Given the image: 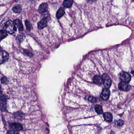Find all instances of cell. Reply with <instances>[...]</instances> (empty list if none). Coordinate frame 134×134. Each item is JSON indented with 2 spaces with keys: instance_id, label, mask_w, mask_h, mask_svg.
<instances>
[{
  "instance_id": "cell-2",
  "label": "cell",
  "mask_w": 134,
  "mask_h": 134,
  "mask_svg": "<svg viewBox=\"0 0 134 134\" xmlns=\"http://www.w3.org/2000/svg\"><path fill=\"white\" fill-rule=\"evenodd\" d=\"M102 83L106 88H109L112 85V81L109 76L106 74H104L102 75Z\"/></svg>"
},
{
  "instance_id": "cell-29",
  "label": "cell",
  "mask_w": 134,
  "mask_h": 134,
  "mask_svg": "<svg viewBox=\"0 0 134 134\" xmlns=\"http://www.w3.org/2000/svg\"><path fill=\"white\" fill-rule=\"evenodd\" d=\"M133 0V1H134V0Z\"/></svg>"
},
{
  "instance_id": "cell-17",
  "label": "cell",
  "mask_w": 134,
  "mask_h": 134,
  "mask_svg": "<svg viewBox=\"0 0 134 134\" xmlns=\"http://www.w3.org/2000/svg\"><path fill=\"white\" fill-rule=\"evenodd\" d=\"M7 35L6 32L3 30H0V41L3 39L5 38Z\"/></svg>"
},
{
  "instance_id": "cell-13",
  "label": "cell",
  "mask_w": 134,
  "mask_h": 134,
  "mask_svg": "<svg viewBox=\"0 0 134 134\" xmlns=\"http://www.w3.org/2000/svg\"><path fill=\"white\" fill-rule=\"evenodd\" d=\"M64 13H65L64 10L63 8L61 7L58 9L57 12L56 14V17L58 19H60L64 14Z\"/></svg>"
},
{
  "instance_id": "cell-23",
  "label": "cell",
  "mask_w": 134,
  "mask_h": 134,
  "mask_svg": "<svg viewBox=\"0 0 134 134\" xmlns=\"http://www.w3.org/2000/svg\"><path fill=\"white\" fill-rule=\"evenodd\" d=\"M124 122L122 120H120L117 122V125L118 126H120L123 125Z\"/></svg>"
},
{
  "instance_id": "cell-15",
  "label": "cell",
  "mask_w": 134,
  "mask_h": 134,
  "mask_svg": "<svg viewBox=\"0 0 134 134\" xmlns=\"http://www.w3.org/2000/svg\"><path fill=\"white\" fill-rule=\"evenodd\" d=\"M95 110L96 113L98 114H101L103 113L102 108L100 105H96L95 107Z\"/></svg>"
},
{
  "instance_id": "cell-4",
  "label": "cell",
  "mask_w": 134,
  "mask_h": 134,
  "mask_svg": "<svg viewBox=\"0 0 134 134\" xmlns=\"http://www.w3.org/2000/svg\"><path fill=\"white\" fill-rule=\"evenodd\" d=\"M9 54L5 51H0V64L5 63L8 59Z\"/></svg>"
},
{
  "instance_id": "cell-8",
  "label": "cell",
  "mask_w": 134,
  "mask_h": 134,
  "mask_svg": "<svg viewBox=\"0 0 134 134\" xmlns=\"http://www.w3.org/2000/svg\"><path fill=\"white\" fill-rule=\"evenodd\" d=\"M14 23L17 29H18V30L19 31H22L23 30L22 24L20 20L18 19L15 20L14 21Z\"/></svg>"
},
{
  "instance_id": "cell-26",
  "label": "cell",
  "mask_w": 134,
  "mask_h": 134,
  "mask_svg": "<svg viewBox=\"0 0 134 134\" xmlns=\"http://www.w3.org/2000/svg\"><path fill=\"white\" fill-rule=\"evenodd\" d=\"M131 73L134 76V68L132 69L131 70Z\"/></svg>"
},
{
  "instance_id": "cell-3",
  "label": "cell",
  "mask_w": 134,
  "mask_h": 134,
  "mask_svg": "<svg viewBox=\"0 0 134 134\" xmlns=\"http://www.w3.org/2000/svg\"><path fill=\"white\" fill-rule=\"evenodd\" d=\"M120 78L122 82L128 83L131 81V76L129 74L125 72H122L120 74Z\"/></svg>"
},
{
  "instance_id": "cell-10",
  "label": "cell",
  "mask_w": 134,
  "mask_h": 134,
  "mask_svg": "<svg viewBox=\"0 0 134 134\" xmlns=\"http://www.w3.org/2000/svg\"><path fill=\"white\" fill-rule=\"evenodd\" d=\"M48 5L46 3L42 4L39 8V11L40 13H44L46 12L48 9Z\"/></svg>"
},
{
  "instance_id": "cell-12",
  "label": "cell",
  "mask_w": 134,
  "mask_h": 134,
  "mask_svg": "<svg viewBox=\"0 0 134 134\" xmlns=\"http://www.w3.org/2000/svg\"><path fill=\"white\" fill-rule=\"evenodd\" d=\"M93 81L95 84L100 85L102 83V77L98 75H96L94 77Z\"/></svg>"
},
{
  "instance_id": "cell-24",
  "label": "cell",
  "mask_w": 134,
  "mask_h": 134,
  "mask_svg": "<svg viewBox=\"0 0 134 134\" xmlns=\"http://www.w3.org/2000/svg\"><path fill=\"white\" fill-rule=\"evenodd\" d=\"M24 39V36L23 35H18L17 37V39L19 41H22Z\"/></svg>"
},
{
  "instance_id": "cell-14",
  "label": "cell",
  "mask_w": 134,
  "mask_h": 134,
  "mask_svg": "<svg viewBox=\"0 0 134 134\" xmlns=\"http://www.w3.org/2000/svg\"><path fill=\"white\" fill-rule=\"evenodd\" d=\"M73 3V0H64L63 6L66 8H69Z\"/></svg>"
},
{
  "instance_id": "cell-6",
  "label": "cell",
  "mask_w": 134,
  "mask_h": 134,
  "mask_svg": "<svg viewBox=\"0 0 134 134\" xmlns=\"http://www.w3.org/2000/svg\"><path fill=\"white\" fill-rule=\"evenodd\" d=\"M110 95V92L108 88H104L101 94L100 97L104 100H107Z\"/></svg>"
},
{
  "instance_id": "cell-25",
  "label": "cell",
  "mask_w": 134,
  "mask_h": 134,
  "mask_svg": "<svg viewBox=\"0 0 134 134\" xmlns=\"http://www.w3.org/2000/svg\"><path fill=\"white\" fill-rule=\"evenodd\" d=\"M7 133H13V134H15V133H18V132H17V131H16L13 130V131H8V132H7Z\"/></svg>"
},
{
  "instance_id": "cell-19",
  "label": "cell",
  "mask_w": 134,
  "mask_h": 134,
  "mask_svg": "<svg viewBox=\"0 0 134 134\" xmlns=\"http://www.w3.org/2000/svg\"><path fill=\"white\" fill-rule=\"evenodd\" d=\"M1 82L2 84H7L8 82V80L6 77H2V78L1 79Z\"/></svg>"
},
{
  "instance_id": "cell-20",
  "label": "cell",
  "mask_w": 134,
  "mask_h": 134,
  "mask_svg": "<svg viewBox=\"0 0 134 134\" xmlns=\"http://www.w3.org/2000/svg\"><path fill=\"white\" fill-rule=\"evenodd\" d=\"M25 24H26V26L27 29L28 30H30V24L28 20H26V21H25Z\"/></svg>"
},
{
  "instance_id": "cell-16",
  "label": "cell",
  "mask_w": 134,
  "mask_h": 134,
  "mask_svg": "<svg viewBox=\"0 0 134 134\" xmlns=\"http://www.w3.org/2000/svg\"><path fill=\"white\" fill-rule=\"evenodd\" d=\"M13 12L15 13H19L22 11V9L19 5H17L14 6L12 9Z\"/></svg>"
},
{
  "instance_id": "cell-21",
  "label": "cell",
  "mask_w": 134,
  "mask_h": 134,
  "mask_svg": "<svg viewBox=\"0 0 134 134\" xmlns=\"http://www.w3.org/2000/svg\"><path fill=\"white\" fill-rule=\"evenodd\" d=\"M0 99L2 101L5 102L7 100V97L5 95H0Z\"/></svg>"
},
{
  "instance_id": "cell-22",
  "label": "cell",
  "mask_w": 134,
  "mask_h": 134,
  "mask_svg": "<svg viewBox=\"0 0 134 134\" xmlns=\"http://www.w3.org/2000/svg\"><path fill=\"white\" fill-rule=\"evenodd\" d=\"M6 109V104L4 103H0V110L4 111Z\"/></svg>"
},
{
  "instance_id": "cell-1",
  "label": "cell",
  "mask_w": 134,
  "mask_h": 134,
  "mask_svg": "<svg viewBox=\"0 0 134 134\" xmlns=\"http://www.w3.org/2000/svg\"><path fill=\"white\" fill-rule=\"evenodd\" d=\"M4 28L6 32L11 34L15 33L17 29L14 22L11 21H8L5 23Z\"/></svg>"
},
{
  "instance_id": "cell-18",
  "label": "cell",
  "mask_w": 134,
  "mask_h": 134,
  "mask_svg": "<svg viewBox=\"0 0 134 134\" xmlns=\"http://www.w3.org/2000/svg\"><path fill=\"white\" fill-rule=\"evenodd\" d=\"M88 100L92 103H95L97 101V99L95 97L91 96H89L88 97Z\"/></svg>"
},
{
  "instance_id": "cell-5",
  "label": "cell",
  "mask_w": 134,
  "mask_h": 134,
  "mask_svg": "<svg viewBox=\"0 0 134 134\" xmlns=\"http://www.w3.org/2000/svg\"><path fill=\"white\" fill-rule=\"evenodd\" d=\"M118 88L121 91H128L131 89V87L127 83L123 82H120L118 84Z\"/></svg>"
},
{
  "instance_id": "cell-9",
  "label": "cell",
  "mask_w": 134,
  "mask_h": 134,
  "mask_svg": "<svg viewBox=\"0 0 134 134\" xmlns=\"http://www.w3.org/2000/svg\"><path fill=\"white\" fill-rule=\"evenodd\" d=\"M47 20L46 19H42L38 23V29H41L45 27L47 25Z\"/></svg>"
},
{
  "instance_id": "cell-11",
  "label": "cell",
  "mask_w": 134,
  "mask_h": 134,
  "mask_svg": "<svg viewBox=\"0 0 134 134\" xmlns=\"http://www.w3.org/2000/svg\"><path fill=\"white\" fill-rule=\"evenodd\" d=\"M104 119L108 122H112V116L110 112H105L103 114Z\"/></svg>"
},
{
  "instance_id": "cell-7",
  "label": "cell",
  "mask_w": 134,
  "mask_h": 134,
  "mask_svg": "<svg viewBox=\"0 0 134 134\" xmlns=\"http://www.w3.org/2000/svg\"><path fill=\"white\" fill-rule=\"evenodd\" d=\"M10 127L13 130L16 131L17 132L21 131L23 129L22 125L21 124L17 123H11L10 124Z\"/></svg>"
},
{
  "instance_id": "cell-27",
  "label": "cell",
  "mask_w": 134,
  "mask_h": 134,
  "mask_svg": "<svg viewBox=\"0 0 134 134\" xmlns=\"http://www.w3.org/2000/svg\"><path fill=\"white\" fill-rule=\"evenodd\" d=\"M95 0H87L88 2H89V3H91V2H94Z\"/></svg>"
},
{
  "instance_id": "cell-28",
  "label": "cell",
  "mask_w": 134,
  "mask_h": 134,
  "mask_svg": "<svg viewBox=\"0 0 134 134\" xmlns=\"http://www.w3.org/2000/svg\"><path fill=\"white\" fill-rule=\"evenodd\" d=\"M2 88H1V86H0V93H2Z\"/></svg>"
}]
</instances>
